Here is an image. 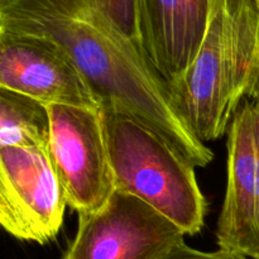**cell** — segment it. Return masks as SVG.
Masks as SVG:
<instances>
[{
  "mask_svg": "<svg viewBox=\"0 0 259 259\" xmlns=\"http://www.w3.org/2000/svg\"><path fill=\"white\" fill-rule=\"evenodd\" d=\"M0 29L55 42L80 71L100 110L141 121L195 167L214 159L179 115L168 86L141 46L114 24L105 0H0Z\"/></svg>",
  "mask_w": 259,
  "mask_h": 259,
  "instance_id": "6da1fadb",
  "label": "cell"
},
{
  "mask_svg": "<svg viewBox=\"0 0 259 259\" xmlns=\"http://www.w3.org/2000/svg\"><path fill=\"white\" fill-rule=\"evenodd\" d=\"M259 81V8L255 0H217L191 65L167 83L172 104L201 143L227 132Z\"/></svg>",
  "mask_w": 259,
  "mask_h": 259,
  "instance_id": "7a4b0ae2",
  "label": "cell"
},
{
  "mask_svg": "<svg viewBox=\"0 0 259 259\" xmlns=\"http://www.w3.org/2000/svg\"><path fill=\"white\" fill-rule=\"evenodd\" d=\"M100 113L116 190L148 204L186 235L201 232L207 207L194 164L132 116L108 109Z\"/></svg>",
  "mask_w": 259,
  "mask_h": 259,
  "instance_id": "3957f363",
  "label": "cell"
},
{
  "mask_svg": "<svg viewBox=\"0 0 259 259\" xmlns=\"http://www.w3.org/2000/svg\"><path fill=\"white\" fill-rule=\"evenodd\" d=\"M48 153L66 204L78 215L98 211L116 191L100 110L47 105Z\"/></svg>",
  "mask_w": 259,
  "mask_h": 259,
  "instance_id": "277c9868",
  "label": "cell"
},
{
  "mask_svg": "<svg viewBox=\"0 0 259 259\" xmlns=\"http://www.w3.org/2000/svg\"><path fill=\"white\" fill-rule=\"evenodd\" d=\"M185 235L148 204L116 190L98 211L78 215L62 259H158Z\"/></svg>",
  "mask_w": 259,
  "mask_h": 259,
  "instance_id": "5b68a950",
  "label": "cell"
},
{
  "mask_svg": "<svg viewBox=\"0 0 259 259\" xmlns=\"http://www.w3.org/2000/svg\"><path fill=\"white\" fill-rule=\"evenodd\" d=\"M67 206L48 148L0 147V223L17 239L46 244Z\"/></svg>",
  "mask_w": 259,
  "mask_h": 259,
  "instance_id": "8992f818",
  "label": "cell"
},
{
  "mask_svg": "<svg viewBox=\"0 0 259 259\" xmlns=\"http://www.w3.org/2000/svg\"><path fill=\"white\" fill-rule=\"evenodd\" d=\"M228 180L218 220L219 249L259 259V99L247 98L228 133Z\"/></svg>",
  "mask_w": 259,
  "mask_h": 259,
  "instance_id": "52a82bcc",
  "label": "cell"
},
{
  "mask_svg": "<svg viewBox=\"0 0 259 259\" xmlns=\"http://www.w3.org/2000/svg\"><path fill=\"white\" fill-rule=\"evenodd\" d=\"M0 88L45 105L100 110L95 95L65 51L39 35L0 29Z\"/></svg>",
  "mask_w": 259,
  "mask_h": 259,
  "instance_id": "ba28073f",
  "label": "cell"
},
{
  "mask_svg": "<svg viewBox=\"0 0 259 259\" xmlns=\"http://www.w3.org/2000/svg\"><path fill=\"white\" fill-rule=\"evenodd\" d=\"M217 0H137L143 52L164 82L186 71L209 28Z\"/></svg>",
  "mask_w": 259,
  "mask_h": 259,
  "instance_id": "9c48e42d",
  "label": "cell"
},
{
  "mask_svg": "<svg viewBox=\"0 0 259 259\" xmlns=\"http://www.w3.org/2000/svg\"><path fill=\"white\" fill-rule=\"evenodd\" d=\"M51 119L47 105L0 88V147L48 148Z\"/></svg>",
  "mask_w": 259,
  "mask_h": 259,
  "instance_id": "30bf717a",
  "label": "cell"
},
{
  "mask_svg": "<svg viewBox=\"0 0 259 259\" xmlns=\"http://www.w3.org/2000/svg\"><path fill=\"white\" fill-rule=\"evenodd\" d=\"M158 259H249L244 255L237 253L227 252V250L218 249L217 252H202V250L194 249L185 243V240L180 242L174 248L168 250L166 254Z\"/></svg>",
  "mask_w": 259,
  "mask_h": 259,
  "instance_id": "8fae6325",
  "label": "cell"
},
{
  "mask_svg": "<svg viewBox=\"0 0 259 259\" xmlns=\"http://www.w3.org/2000/svg\"><path fill=\"white\" fill-rule=\"evenodd\" d=\"M250 98H254V99H259V81H258L257 86H255L254 91H253V94H252V96H250Z\"/></svg>",
  "mask_w": 259,
  "mask_h": 259,
  "instance_id": "7c38bea8",
  "label": "cell"
},
{
  "mask_svg": "<svg viewBox=\"0 0 259 259\" xmlns=\"http://www.w3.org/2000/svg\"><path fill=\"white\" fill-rule=\"evenodd\" d=\"M255 3H257V5H258V8H259V0H255Z\"/></svg>",
  "mask_w": 259,
  "mask_h": 259,
  "instance_id": "4fadbf2b",
  "label": "cell"
}]
</instances>
